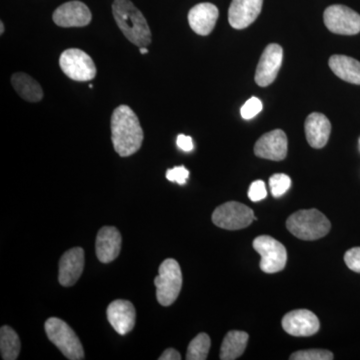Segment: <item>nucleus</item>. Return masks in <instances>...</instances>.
<instances>
[{"label":"nucleus","mask_w":360,"mask_h":360,"mask_svg":"<svg viewBox=\"0 0 360 360\" xmlns=\"http://www.w3.org/2000/svg\"><path fill=\"white\" fill-rule=\"evenodd\" d=\"M212 341L206 333H200L189 343L187 348V360H205L210 352Z\"/></svg>","instance_id":"nucleus-24"},{"label":"nucleus","mask_w":360,"mask_h":360,"mask_svg":"<svg viewBox=\"0 0 360 360\" xmlns=\"http://www.w3.org/2000/svg\"><path fill=\"white\" fill-rule=\"evenodd\" d=\"M264 0H232L229 11V25L236 30H245L255 22L262 13Z\"/></svg>","instance_id":"nucleus-14"},{"label":"nucleus","mask_w":360,"mask_h":360,"mask_svg":"<svg viewBox=\"0 0 360 360\" xmlns=\"http://www.w3.org/2000/svg\"><path fill=\"white\" fill-rule=\"evenodd\" d=\"M283 49L279 44L267 45L258 63L255 82L259 86H269L276 80L283 65Z\"/></svg>","instance_id":"nucleus-10"},{"label":"nucleus","mask_w":360,"mask_h":360,"mask_svg":"<svg viewBox=\"0 0 360 360\" xmlns=\"http://www.w3.org/2000/svg\"><path fill=\"white\" fill-rule=\"evenodd\" d=\"M324 25L336 34L354 35L360 32V15L349 7L335 4L323 14Z\"/></svg>","instance_id":"nucleus-9"},{"label":"nucleus","mask_w":360,"mask_h":360,"mask_svg":"<svg viewBox=\"0 0 360 360\" xmlns=\"http://www.w3.org/2000/svg\"><path fill=\"white\" fill-rule=\"evenodd\" d=\"M20 340L18 333L9 326H4L0 329V352L4 360L18 359L20 354Z\"/></svg>","instance_id":"nucleus-23"},{"label":"nucleus","mask_w":360,"mask_h":360,"mask_svg":"<svg viewBox=\"0 0 360 360\" xmlns=\"http://www.w3.org/2000/svg\"><path fill=\"white\" fill-rule=\"evenodd\" d=\"M262 110V103L257 97H251L248 99L243 108H241L240 113L243 118L246 120H252Z\"/></svg>","instance_id":"nucleus-27"},{"label":"nucleus","mask_w":360,"mask_h":360,"mask_svg":"<svg viewBox=\"0 0 360 360\" xmlns=\"http://www.w3.org/2000/svg\"><path fill=\"white\" fill-rule=\"evenodd\" d=\"M112 13L118 27L130 42L139 47L150 44L151 32L148 21L130 0H115Z\"/></svg>","instance_id":"nucleus-2"},{"label":"nucleus","mask_w":360,"mask_h":360,"mask_svg":"<svg viewBox=\"0 0 360 360\" xmlns=\"http://www.w3.org/2000/svg\"><path fill=\"white\" fill-rule=\"evenodd\" d=\"M11 84L21 98L30 103H37L44 97V91L37 80L23 72L14 73Z\"/></svg>","instance_id":"nucleus-21"},{"label":"nucleus","mask_w":360,"mask_h":360,"mask_svg":"<svg viewBox=\"0 0 360 360\" xmlns=\"http://www.w3.org/2000/svg\"><path fill=\"white\" fill-rule=\"evenodd\" d=\"M304 129L309 146L319 149L324 148L328 143L330 136L331 124L326 115L314 112L307 116Z\"/></svg>","instance_id":"nucleus-19"},{"label":"nucleus","mask_w":360,"mask_h":360,"mask_svg":"<svg viewBox=\"0 0 360 360\" xmlns=\"http://www.w3.org/2000/svg\"><path fill=\"white\" fill-rule=\"evenodd\" d=\"M156 297L162 307L174 304L182 288V272L179 262L167 258L160 264L155 277Z\"/></svg>","instance_id":"nucleus-5"},{"label":"nucleus","mask_w":360,"mask_h":360,"mask_svg":"<svg viewBox=\"0 0 360 360\" xmlns=\"http://www.w3.org/2000/svg\"><path fill=\"white\" fill-rule=\"evenodd\" d=\"M44 328L49 340L63 352L66 359H84V347L79 338L65 321L58 317H51L45 322Z\"/></svg>","instance_id":"nucleus-4"},{"label":"nucleus","mask_w":360,"mask_h":360,"mask_svg":"<svg viewBox=\"0 0 360 360\" xmlns=\"http://www.w3.org/2000/svg\"><path fill=\"white\" fill-rule=\"evenodd\" d=\"M160 360H180L181 359V355H180L179 352L177 350H175L174 348H168V349L165 350L161 356Z\"/></svg>","instance_id":"nucleus-32"},{"label":"nucleus","mask_w":360,"mask_h":360,"mask_svg":"<svg viewBox=\"0 0 360 360\" xmlns=\"http://www.w3.org/2000/svg\"><path fill=\"white\" fill-rule=\"evenodd\" d=\"M267 196L266 187H265L264 182L262 180H257L252 182L248 191V198L253 202H258L264 200Z\"/></svg>","instance_id":"nucleus-28"},{"label":"nucleus","mask_w":360,"mask_h":360,"mask_svg":"<svg viewBox=\"0 0 360 360\" xmlns=\"http://www.w3.org/2000/svg\"><path fill=\"white\" fill-rule=\"evenodd\" d=\"M345 262L348 269L360 274V248L347 250L345 255Z\"/></svg>","instance_id":"nucleus-30"},{"label":"nucleus","mask_w":360,"mask_h":360,"mask_svg":"<svg viewBox=\"0 0 360 360\" xmlns=\"http://www.w3.org/2000/svg\"><path fill=\"white\" fill-rule=\"evenodd\" d=\"M84 269V250L82 248L66 251L59 262L58 281L63 286H72L82 276Z\"/></svg>","instance_id":"nucleus-15"},{"label":"nucleus","mask_w":360,"mask_h":360,"mask_svg":"<svg viewBox=\"0 0 360 360\" xmlns=\"http://www.w3.org/2000/svg\"><path fill=\"white\" fill-rule=\"evenodd\" d=\"M253 248L262 257L260 269L265 274H276L285 267L288 252L283 243L269 236H260L253 240Z\"/></svg>","instance_id":"nucleus-7"},{"label":"nucleus","mask_w":360,"mask_h":360,"mask_svg":"<svg viewBox=\"0 0 360 360\" xmlns=\"http://www.w3.org/2000/svg\"><path fill=\"white\" fill-rule=\"evenodd\" d=\"M111 141L122 158L134 155L141 149L143 130L139 117L127 105L116 108L111 116Z\"/></svg>","instance_id":"nucleus-1"},{"label":"nucleus","mask_w":360,"mask_h":360,"mask_svg":"<svg viewBox=\"0 0 360 360\" xmlns=\"http://www.w3.org/2000/svg\"><path fill=\"white\" fill-rule=\"evenodd\" d=\"M122 234L116 227L103 226L97 233L96 250L97 258L103 264L116 259L122 250Z\"/></svg>","instance_id":"nucleus-17"},{"label":"nucleus","mask_w":360,"mask_h":360,"mask_svg":"<svg viewBox=\"0 0 360 360\" xmlns=\"http://www.w3.org/2000/svg\"><path fill=\"white\" fill-rule=\"evenodd\" d=\"M219 8L212 4H200L193 7L188 13V22L191 30L200 35H208L212 32L217 18Z\"/></svg>","instance_id":"nucleus-18"},{"label":"nucleus","mask_w":360,"mask_h":360,"mask_svg":"<svg viewBox=\"0 0 360 360\" xmlns=\"http://www.w3.org/2000/svg\"><path fill=\"white\" fill-rule=\"evenodd\" d=\"M108 319L120 335H127L134 328L136 312L134 304L127 300H115L108 305Z\"/></svg>","instance_id":"nucleus-16"},{"label":"nucleus","mask_w":360,"mask_h":360,"mask_svg":"<svg viewBox=\"0 0 360 360\" xmlns=\"http://www.w3.org/2000/svg\"><path fill=\"white\" fill-rule=\"evenodd\" d=\"M319 319L307 309H297L288 312L283 319V328L288 335L296 338H307L319 330Z\"/></svg>","instance_id":"nucleus-11"},{"label":"nucleus","mask_w":360,"mask_h":360,"mask_svg":"<svg viewBox=\"0 0 360 360\" xmlns=\"http://www.w3.org/2000/svg\"><path fill=\"white\" fill-rule=\"evenodd\" d=\"M270 191L274 198H281L284 193H288L291 186V179L288 175L276 174L269 179Z\"/></svg>","instance_id":"nucleus-25"},{"label":"nucleus","mask_w":360,"mask_h":360,"mask_svg":"<svg viewBox=\"0 0 360 360\" xmlns=\"http://www.w3.org/2000/svg\"><path fill=\"white\" fill-rule=\"evenodd\" d=\"M257 220L251 208L236 201H229L219 206L212 213V222L226 231H238L250 226Z\"/></svg>","instance_id":"nucleus-6"},{"label":"nucleus","mask_w":360,"mask_h":360,"mask_svg":"<svg viewBox=\"0 0 360 360\" xmlns=\"http://www.w3.org/2000/svg\"><path fill=\"white\" fill-rule=\"evenodd\" d=\"M329 68L333 73L349 84L360 85V63L345 56H333L329 58Z\"/></svg>","instance_id":"nucleus-20"},{"label":"nucleus","mask_w":360,"mask_h":360,"mask_svg":"<svg viewBox=\"0 0 360 360\" xmlns=\"http://www.w3.org/2000/svg\"><path fill=\"white\" fill-rule=\"evenodd\" d=\"M54 22L60 27H82L89 25L91 21V13L84 2H66L54 11Z\"/></svg>","instance_id":"nucleus-13"},{"label":"nucleus","mask_w":360,"mask_h":360,"mask_svg":"<svg viewBox=\"0 0 360 360\" xmlns=\"http://www.w3.org/2000/svg\"><path fill=\"white\" fill-rule=\"evenodd\" d=\"M66 77L75 82H89L96 75V68L89 54L77 49H66L59 58Z\"/></svg>","instance_id":"nucleus-8"},{"label":"nucleus","mask_w":360,"mask_h":360,"mask_svg":"<svg viewBox=\"0 0 360 360\" xmlns=\"http://www.w3.org/2000/svg\"><path fill=\"white\" fill-rule=\"evenodd\" d=\"M255 155L264 160H283L288 155V137L281 129L272 130L262 135L255 146Z\"/></svg>","instance_id":"nucleus-12"},{"label":"nucleus","mask_w":360,"mask_h":360,"mask_svg":"<svg viewBox=\"0 0 360 360\" xmlns=\"http://www.w3.org/2000/svg\"><path fill=\"white\" fill-rule=\"evenodd\" d=\"M335 359L333 352L326 349L300 350L290 355L291 360H331Z\"/></svg>","instance_id":"nucleus-26"},{"label":"nucleus","mask_w":360,"mask_h":360,"mask_svg":"<svg viewBox=\"0 0 360 360\" xmlns=\"http://www.w3.org/2000/svg\"><path fill=\"white\" fill-rule=\"evenodd\" d=\"M291 234L302 240H316L326 236L331 224L328 217L317 210H300L286 221Z\"/></svg>","instance_id":"nucleus-3"},{"label":"nucleus","mask_w":360,"mask_h":360,"mask_svg":"<svg viewBox=\"0 0 360 360\" xmlns=\"http://www.w3.org/2000/svg\"><path fill=\"white\" fill-rule=\"evenodd\" d=\"M189 177V172L184 165L168 169L167 172V179L172 182H177L179 186H184L186 184V180Z\"/></svg>","instance_id":"nucleus-29"},{"label":"nucleus","mask_w":360,"mask_h":360,"mask_svg":"<svg viewBox=\"0 0 360 360\" xmlns=\"http://www.w3.org/2000/svg\"><path fill=\"white\" fill-rule=\"evenodd\" d=\"M4 22L0 23V34H4Z\"/></svg>","instance_id":"nucleus-34"},{"label":"nucleus","mask_w":360,"mask_h":360,"mask_svg":"<svg viewBox=\"0 0 360 360\" xmlns=\"http://www.w3.org/2000/svg\"><path fill=\"white\" fill-rule=\"evenodd\" d=\"M139 51H141V54L148 53V49H146V47H141V49H139Z\"/></svg>","instance_id":"nucleus-33"},{"label":"nucleus","mask_w":360,"mask_h":360,"mask_svg":"<svg viewBox=\"0 0 360 360\" xmlns=\"http://www.w3.org/2000/svg\"><path fill=\"white\" fill-rule=\"evenodd\" d=\"M248 341V335L245 331H229L225 335L221 348H220V359H238L245 352Z\"/></svg>","instance_id":"nucleus-22"},{"label":"nucleus","mask_w":360,"mask_h":360,"mask_svg":"<svg viewBox=\"0 0 360 360\" xmlns=\"http://www.w3.org/2000/svg\"><path fill=\"white\" fill-rule=\"evenodd\" d=\"M176 143L177 146H179L181 150L186 151V153H189V151L193 150L194 148L193 139L184 134H179V136H177Z\"/></svg>","instance_id":"nucleus-31"}]
</instances>
